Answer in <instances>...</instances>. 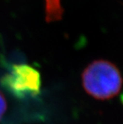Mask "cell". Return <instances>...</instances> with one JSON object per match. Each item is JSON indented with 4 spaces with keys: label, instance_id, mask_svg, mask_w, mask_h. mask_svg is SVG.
<instances>
[{
    "label": "cell",
    "instance_id": "obj_1",
    "mask_svg": "<svg viewBox=\"0 0 123 124\" xmlns=\"http://www.w3.org/2000/svg\"><path fill=\"white\" fill-rule=\"evenodd\" d=\"M83 88L87 94L98 100L110 99L119 93L122 86L121 72L114 63L96 60L82 72Z\"/></svg>",
    "mask_w": 123,
    "mask_h": 124
},
{
    "label": "cell",
    "instance_id": "obj_2",
    "mask_svg": "<svg viewBox=\"0 0 123 124\" xmlns=\"http://www.w3.org/2000/svg\"><path fill=\"white\" fill-rule=\"evenodd\" d=\"M2 85L19 99L35 97L40 93L41 76L30 65L15 64L2 78Z\"/></svg>",
    "mask_w": 123,
    "mask_h": 124
},
{
    "label": "cell",
    "instance_id": "obj_3",
    "mask_svg": "<svg viewBox=\"0 0 123 124\" xmlns=\"http://www.w3.org/2000/svg\"><path fill=\"white\" fill-rule=\"evenodd\" d=\"M7 109V103L5 99L4 95L0 91V119L2 118V116L5 115Z\"/></svg>",
    "mask_w": 123,
    "mask_h": 124
}]
</instances>
